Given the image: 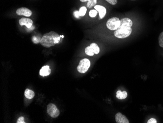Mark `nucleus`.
I'll list each match as a JSON object with an SVG mask.
<instances>
[{"instance_id": "f257e3e1", "label": "nucleus", "mask_w": 163, "mask_h": 123, "mask_svg": "<svg viewBox=\"0 0 163 123\" xmlns=\"http://www.w3.org/2000/svg\"><path fill=\"white\" fill-rule=\"evenodd\" d=\"M120 21V27L114 32V35L117 38H127L132 33V28H131L133 25L132 20L128 18H124Z\"/></svg>"}, {"instance_id": "f03ea898", "label": "nucleus", "mask_w": 163, "mask_h": 123, "mask_svg": "<svg viewBox=\"0 0 163 123\" xmlns=\"http://www.w3.org/2000/svg\"><path fill=\"white\" fill-rule=\"evenodd\" d=\"M60 35L54 31L45 34L41 40L40 44L46 48H49L59 43Z\"/></svg>"}, {"instance_id": "7ed1b4c3", "label": "nucleus", "mask_w": 163, "mask_h": 123, "mask_svg": "<svg viewBox=\"0 0 163 123\" xmlns=\"http://www.w3.org/2000/svg\"><path fill=\"white\" fill-rule=\"evenodd\" d=\"M90 66V61L88 58H84L80 61L77 66V71L79 73L84 74L88 71Z\"/></svg>"}, {"instance_id": "20e7f679", "label": "nucleus", "mask_w": 163, "mask_h": 123, "mask_svg": "<svg viewBox=\"0 0 163 123\" xmlns=\"http://www.w3.org/2000/svg\"><path fill=\"white\" fill-rule=\"evenodd\" d=\"M121 21L118 18L113 17L108 20L107 22V27L109 30L115 31L120 27Z\"/></svg>"}, {"instance_id": "39448f33", "label": "nucleus", "mask_w": 163, "mask_h": 123, "mask_svg": "<svg viewBox=\"0 0 163 123\" xmlns=\"http://www.w3.org/2000/svg\"><path fill=\"white\" fill-rule=\"evenodd\" d=\"M47 112L50 117L53 118L58 117L60 115L59 110L52 103H50L47 107Z\"/></svg>"}, {"instance_id": "423d86ee", "label": "nucleus", "mask_w": 163, "mask_h": 123, "mask_svg": "<svg viewBox=\"0 0 163 123\" xmlns=\"http://www.w3.org/2000/svg\"><path fill=\"white\" fill-rule=\"evenodd\" d=\"M16 13L18 15L20 16L22 15L26 17H30L32 15V11L26 7H21L17 10Z\"/></svg>"}, {"instance_id": "0eeeda50", "label": "nucleus", "mask_w": 163, "mask_h": 123, "mask_svg": "<svg viewBox=\"0 0 163 123\" xmlns=\"http://www.w3.org/2000/svg\"><path fill=\"white\" fill-rule=\"evenodd\" d=\"M19 24L20 26H25L30 28L32 26L33 21L32 20L27 18H22L19 20Z\"/></svg>"}, {"instance_id": "6e6552de", "label": "nucleus", "mask_w": 163, "mask_h": 123, "mask_svg": "<svg viewBox=\"0 0 163 123\" xmlns=\"http://www.w3.org/2000/svg\"><path fill=\"white\" fill-rule=\"evenodd\" d=\"M115 121L117 123H129V121L125 115L118 112L115 115Z\"/></svg>"}, {"instance_id": "1a4fd4ad", "label": "nucleus", "mask_w": 163, "mask_h": 123, "mask_svg": "<svg viewBox=\"0 0 163 123\" xmlns=\"http://www.w3.org/2000/svg\"><path fill=\"white\" fill-rule=\"evenodd\" d=\"M95 10H96L99 13L100 19H103L104 17L105 16L107 10L105 7L100 5H96L94 6Z\"/></svg>"}, {"instance_id": "9d476101", "label": "nucleus", "mask_w": 163, "mask_h": 123, "mask_svg": "<svg viewBox=\"0 0 163 123\" xmlns=\"http://www.w3.org/2000/svg\"><path fill=\"white\" fill-rule=\"evenodd\" d=\"M50 73H51V69H50L49 66L47 65L43 67L40 70V75L43 77L45 76H49L50 74Z\"/></svg>"}, {"instance_id": "9b49d317", "label": "nucleus", "mask_w": 163, "mask_h": 123, "mask_svg": "<svg viewBox=\"0 0 163 123\" xmlns=\"http://www.w3.org/2000/svg\"><path fill=\"white\" fill-rule=\"evenodd\" d=\"M128 97V93L125 91H121V90L117 91L116 93V97L120 100L125 99Z\"/></svg>"}, {"instance_id": "f8f14e48", "label": "nucleus", "mask_w": 163, "mask_h": 123, "mask_svg": "<svg viewBox=\"0 0 163 123\" xmlns=\"http://www.w3.org/2000/svg\"><path fill=\"white\" fill-rule=\"evenodd\" d=\"M24 96L27 99H32L34 97L35 93L32 90L29 89H26V90L24 91Z\"/></svg>"}, {"instance_id": "ddd939ff", "label": "nucleus", "mask_w": 163, "mask_h": 123, "mask_svg": "<svg viewBox=\"0 0 163 123\" xmlns=\"http://www.w3.org/2000/svg\"><path fill=\"white\" fill-rule=\"evenodd\" d=\"M90 46L93 50L94 54H98L99 52H100V48L97 45V44L93 43L90 44Z\"/></svg>"}, {"instance_id": "4468645a", "label": "nucleus", "mask_w": 163, "mask_h": 123, "mask_svg": "<svg viewBox=\"0 0 163 123\" xmlns=\"http://www.w3.org/2000/svg\"><path fill=\"white\" fill-rule=\"evenodd\" d=\"M85 53L87 55L89 56H93L94 54L93 50L90 46H88L86 48V49H85Z\"/></svg>"}, {"instance_id": "2eb2a0df", "label": "nucleus", "mask_w": 163, "mask_h": 123, "mask_svg": "<svg viewBox=\"0 0 163 123\" xmlns=\"http://www.w3.org/2000/svg\"><path fill=\"white\" fill-rule=\"evenodd\" d=\"M87 8L85 7H81L79 10V14L80 16H84L86 14Z\"/></svg>"}, {"instance_id": "dca6fc26", "label": "nucleus", "mask_w": 163, "mask_h": 123, "mask_svg": "<svg viewBox=\"0 0 163 123\" xmlns=\"http://www.w3.org/2000/svg\"><path fill=\"white\" fill-rule=\"evenodd\" d=\"M97 3V0H89L88 1L87 4V7L89 8H91L92 7L94 6Z\"/></svg>"}, {"instance_id": "f3484780", "label": "nucleus", "mask_w": 163, "mask_h": 123, "mask_svg": "<svg viewBox=\"0 0 163 123\" xmlns=\"http://www.w3.org/2000/svg\"><path fill=\"white\" fill-rule=\"evenodd\" d=\"M41 40V38L40 37L33 36L32 38V42L35 44H38L39 43H40Z\"/></svg>"}, {"instance_id": "a211bd4d", "label": "nucleus", "mask_w": 163, "mask_h": 123, "mask_svg": "<svg viewBox=\"0 0 163 123\" xmlns=\"http://www.w3.org/2000/svg\"><path fill=\"white\" fill-rule=\"evenodd\" d=\"M159 44L161 47L163 48V31L159 35Z\"/></svg>"}, {"instance_id": "6ab92c4d", "label": "nucleus", "mask_w": 163, "mask_h": 123, "mask_svg": "<svg viewBox=\"0 0 163 123\" xmlns=\"http://www.w3.org/2000/svg\"><path fill=\"white\" fill-rule=\"evenodd\" d=\"M97 11L96 10H91L89 11V15L91 17H95L97 15Z\"/></svg>"}, {"instance_id": "aec40b11", "label": "nucleus", "mask_w": 163, "mask_h": 123, "mask_svg": "<svg viewBox=\"0 0 163 123\" xmlns=\"http://www.w3.org/2000/svg\"><path fill=\"white\" fill-rule=\"evenodd\" d=\"M105 1L112 5H115L117 3V0H105Z\"/></svg>"}, {"instance_id": "412c9836", "label": "nucleus", "mask_w": 163, "mask_h": 123, "mask_svg": "<svg viewBox=\"0 0 163 123\" xmlns=\"http://www.w3.org/2000/svg\"><path fill=\"white\" fill-rule=\"evenodd\" d=\"M17 123H24L26 122H24V118L23 116L19 117L17 121Z\"/></svg>"}, {"instance_id": "4be33fe9", "label": "nucleus", "mask_w": 163, "mask_h": 123, "mask_svg": "<svg viewBox=\"0 0 163 123\" xmlns=\"http://www.w3.org/2000/svg\"><path fill=\"white\" fill-rule=\"evenodd\" d=\"M148 123H156L157 121L156 119H154L153 118H150V120H148Z\"/></svg>"}, {"instance_id": "5701e85b", "label": "nucleus", "mask_w": 163, "mask_h": 123, "mask_svg": "<svg viewBox=\"0 0 163 123\" xmlns=\"http://www.w3.org/2000/svg\"><path fill=\"white\" fill-rule=\"evenodd\" d=\"M73 15H74V17L76 18H79L80 17L79 11H77V10L74 11V13H73Z\"/></svg>"}, {"instance_id": "b1692460", "label": "nucleus", "mask_w": 163, "mask_h": 123, "mask_svg": "<svg viewBox=\"0 0 163 123\" xmlns=\"http://www.w3.org/2000/svg\"><path fill=\"white\" fill-rule=\"evenodd\" d=\"M80 1L82 2H85V1H89V0H80Z\"/></svg>"}, {"instance_id": "393cba45", "label": "nucleus", "mask_w": 163, "mask_h": 123, "mask_svg": "<svg viewBox=\"0 0 163 123\" xmlns=\"http://www.w3.org/2000/svg\"><path fill=\"white\" fill-rule=\"evenodd\" d=\"M60 37L63 38V37H64V36H63V35H60Z\"/></svg>"}, {"instance_id": "a878e982", "label": "nucleus", "mask_w": 163, "mask_h": 123, "mask_svg": "<svg viewBox=\"0 0 163 123\" xmlns=\"http://www.w3.org/2000/svg\"><path fill=\"white\" fill-rule=\"evenodd\" d=\"M132 1H134V0H132Z\"/></svg>"}]
</instances>
